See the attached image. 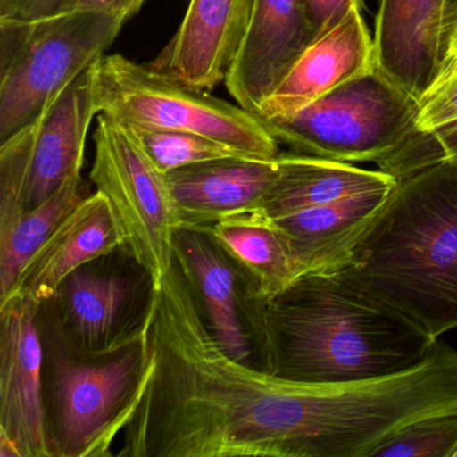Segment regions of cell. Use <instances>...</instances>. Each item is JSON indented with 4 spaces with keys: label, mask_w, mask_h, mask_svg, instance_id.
I'll return each instance as SVG.
<instances>
[{
    "label": "cell",
    "mask_w": 457,
    "mask_h": 457,
    "mask_svg": "<svg viewBox=\"0 0 457 457\" xmlns=\"http://www.w3.org/2000/svg\"><path fill=\"white\" fill-rule=\"evenodd\" d=\"M37 132L38 124H34L0 144V237H6L25 213Z\"/></svg>",
    "instance_id": "603a6c76"
},
{
    "label": "cell",
    "mask_w": 457,
    "mask_h": 457,
    "mask_svg": "<svg viewBox=\"0 0 457 457\" xmlns=\"http://www.w3.org/2000/svg\"><path fill=\"white\" fill-rule=\"evenodd\" d=\"M127 21L73 10L36 22L0 20V144L37 124L105 55Z\"/></svg>",
    "instance_id": "277c9868"
},
{
    "label": "cell",
    "mask_w": 457,
    "mask_h": 457,
    "mask_svg": "<svg viewBox=\"0 0 457 457\" xmlns=\"http://www.w3.org/2000/svg\"><path fill=\"white\" fill-rule=\"evenodd\" d=\"M457 77V0L448 4L444 20L443 42H441L440 63L435 81L427 96ZM425 96V97H427ZM424 97V98H425ZM422 98V100H424Z\"/></svg>",
    "instance_id": "f1b7e54d"
},
{
    "label": "cell",
    "mask_w": 457,
    "mask_h": 457,
    "mask_svg": "<svg viewBox=\"0 0 457 457\" xmlns=\"http://www.w3.org/2000/svg\"><path fill=\"white\" fill-rule=\"evenodd\" d=\"M81 183V175L69 179L49 199L23 213L6 237H0V301L14 293L21 272L84 199Z\"/></svg>",
    "instance_id": "44dd1931"
},
{
    "label": "cell",
    "mask_w": 457,
    "mask_h": 457,
    "mask_svg": "<svg viewBox=\"0 0 457 457\" xmlns=\"http://www.w3.org/2000/svg\"><path fill=\"white\" fill-rule=\"evenodd\" d=\"M453 457H457V449L454 451Z\"/></svg>",
    "instance_id": "1f68e13d"
},
{
    "label": "cell",
    "mask_w": 457,
    "mask_h": 457,
    "mask_svg": "<svg viewBox=\"0 0 457 457\" xmlns=\"http://www.w3.org/2000/svg\"><path fill=\"white\" fill-rule=\"evenodd\" d=\"M124 127L128 128L152 162L164 175L180 168L199 164V162L224 159V157L245 156L218 141L195 135V133L140 127V125H124Z\"/></svg>",
    "instance_id": "7402d4cb"
},
{
    "label": "cell",
    "mask_w": 457,
    "mask_h": 457,
    "mask_svg": "<svg viewBox=\"0 0 457 457\" xmlns=\"http://www.w3.org/2000/svg\"><path fill=\"white\" fill-rule=\"evenodd\" d=\"M96 105L98 114L120 124L195 133L258 159L280 154L279 143L258 114L124 55H104L98 61Z\"/></svg>",
    "instance_id": "5b68a950"
},
{
    "label": "cell",
    "mask_w": 457,
    "mask_h": 457,
    "mask_svg": "<svg viewBox=\"0 0 457 457\" xmlns=\"http://www.w3.org/2000/svg\"><path fill=\"white\" fill-rule=\"evenodd\" d=\"M90 180L113 208L122 247L162 280L175 264L173 239L180 216L167 175L149 159L127 127L100 114Z\"/></svg>",
    "instance_id": "52a82bcc"
},
{
    "label": "cell",
    "mask_w": 457,
    "mask_h": 457,
    "mask_svg": "<svg viewBox=\"0 0 457 457\" xmlns=\"http://www.w3.org/2000/svg\"><path fill=\"white\" fill-rule=\"evenodd\" d=\"M301 4L317 37L338 25L352 10L362 9V0H301Z\"/></svg>",
    "instance_id": "83f0119b"
},
{
    "label": "cell",
    "mask_w": 457,
    "mask_h": 457,
    "mask_svg": "<svg viewBox=\"0 0 457 457\" xmlns=\"http://www.w3.org/2000/svg\"><path fill=\"white\" fill-rule=\"evenodd\" d=\"M255 6L256 0H189L180 28L149 66L210 92L226 81Z\"/></svg>",
    "instance_id": "30bf717a"
},
{
    "label": "cell",
    "mask_w": 457,
    "mask_h": 457,
    "mask_svg": "<svg viewBox=\"0 0 457 457\" xmlns=\"http://www.w3.org/2000/svg\"><path fill=\"white\" fill-rule=\"evenodd\" d=\"M173 253L213 338L229 357L255 365L243 314L245 280L237 264L202 227L181 226Z\"/></svg>",
    "instance_id": "7c38bea8"
},
{
    "label": "cell",
    "mask_w": 457,
    "mask_h": 457,
    "mask_svg": "<svg viewBox=\"0 0 457 457\" xmlns=\"http://www.w3.org/2000/svg\"><path fill=\"white\" fill-rule=\"evenodd\" d=\"M337 271L432 338L457 328V164L397 179Z\"/></svg>",
    "instance_id": "7a4b0ae2"
},
{
    "label": "cell",
    "mask_w": 457,
    "mask_h": 457,
    "mask_svg": "<svg viewBox=\"0 0 457 457\" xmlns=\"http://www.w3.org/2000/svg\"><path fill=\"white\" fill-rule=\"evenodd\" d=\"M377 68L376 46L362 9H354L304 50L282 84L264 101V121L290 116L341 85Z\"/></svg>",
    "instance_id": "4fadbf2b"
},
{
    "label": "cell",
    "mask_w": 457,
    "mask_h": 457,
    "mask_svg": "<svg viewBox=\"0 0 457 457\" xmlns=\"http://www.w3.org/2000/svg\"><path fill=\"white\" fill-rule=\"evenodd\" d=\"M202 228L237 264L247 293L267 298L302 275L285 235L262 211L226 216Z\"/></svg>",
    "instance_id": "ffe728a7"
},
{
    "label": "cell",
    "mask_w": 457,
    "mask_h": 457,
    "mask_svg": "<svg viewBox=\"0 0 457 457\" xmlns=\"http://www.w3.org/2000/svg\"><path fill=\"white\" fill-rule=\"evenodd\" d=\"M457 414L417 420L385 438L369 457H453Z\"/></svg>",
    "instance_id": "cb8c5ba5"
},
{
    "label": "cell",
    "mask_w": 457,
    "mask_h": 457,
    "mask_svg": "<svg viewBox=\"0 0 457 457\" xmlns=\"http://www.w3.org/2000/svg\"><path fill=\"white\" fill-rule=\"evenodd\" d=\"M122 245L124 234L113 208L96 191L69 212L31 258L21 272L14 293L42 303L55 295L71 272Z\"/></svg>",
    "instance_id": "e0dca14e"
},
{
    "label": "cell",
    "mask_w": 457,
    "mask_h": 457,
    "mask_svg": "<svg viewBox=\"0 0 457 457\" xmlns=\"http://www.w3.org/2000/svg\"><path fill=\"white\" fill-rule=\"evenodd\" d=\"M154 290V278L120 247L71 272L52 299L71 341L103 349L145 322Z\"/></svg>",
    "instance_id": "ba28073f"
},
{
    "label": "cell",
    "mask_w": 457,
    "mask_h": 457,
    "mask_svg": "<svg viewBox=\"0 0 457 457\" xmlns=\"http://www.w3.org/2000/svg\"><path fill=\"white\" fill-rule=\"evenodd\" d=\"M315 38L301 0H256L250 28L224 81L237 105L258 114Z\"/></svg>",
    "instance_id": "8fae6325"
},
{
    "label": "cell",
    "mask_w": 457,
    "mask_h": 457,
    "mask_svg": "<svg viewBox=\"0 0 457 457\" xmlns=\"http://www.w3.org/2000/svg\"><path fill=\"white\" fill-rule=\"evenodd\" d=\"M243 314L256 366L302 384L400 373L437 342L337 270L306 272L267 298L243 290Z\"/></svg>",
    "instance_id": "6da1fadb"
},
{
    "label": "cell",
    "mask_w": 457,
    "mask_h": 457,
    "mask_svg": "<svg viewBox=\"0 0 457 457\" xmlns=\"http://www.w3.org/2000/svg\"><path fill=\"white\" fill-rule=\"evenodd\" d=\"M44 347V405L53 457H109L135 416L154 373L145 322L103 349L66 336L53 299L38 312Z\"/></svg>",
    "instance_id": "3957f363"
},
{
    "label": "cell",
    "mask_w": 457,
    "mask_h": 457,
    "mask_svg": "<svg viewBox=\"0 0 457 457\" xmlns=\"http://www.w3.org/2000/svg\"><path fill=\"white\" fill-rule=\"evenodd\" d=\"M279 172L277 159L232 156L168 173L181 226L205 227L261 210Z\"/></svg>",
    "instance_id": "9a60e30c"
},
{
    "label": "cell",
    "mask_w": 457,
    "mask_h": 457,
    "mask_svg": "<svg viewBox=\"0 0 457 457\" xmlns=\"http://www.w3.org/2000/svg\"><path fill=\"white\" fill-rule=\"evenodd\" d=\"M39 307L21 293L0 301V436L21 457H53L45 425Z\"/></svg>",
    "instance_id": "9c48e42d"
},
{
    "label": "cell",
    "mask_w": 457,
    "mask_h": 457,
    "mask_svg": "<svg viewBox=\"0 0 457 457\" xmlns=\"http://www.w3.org/2000/svg\"><path fill=\"white\" fill-rule=\"evenodd\" d=\"M451 2H453V0H449V4H451Z\"/></svg>",
    "instance_id": "d6a6232c"
},
{
    "label": "cell",
    "mask_w": 457,
    "mask_h": 457,
    "mask_svg": "<svg viewBox=\"0 0 457 457\" xmlns=\"http://www.w3.org/2000/svg\"><path fill=\"white\" fill-rule=\"evenodd\" d=\"M417 116L419 103L376 68L266 122L278 143L298 154L377 164L417 132Z\"/></svg>",
    "instance_id": "8992f818"
},
{
    "label": "cell",
    "mask_w": 457,
    "mask_h": 457,
    "mask_svg": "<svg viewBox=\"0 0 457 457\" xmlns=\"http://www.w3.org/2000/svg\"><path fill=\"white\" fill-rule=\"evenodd\" d=\"M454 156H457V120L430 132L414 133L397 151L377 162V167L400 179Z\"/></svg>",
    "instance_id": "d4e9b609"
},
{
    "label": "cell",
    "mask_w": 457,
    "mask_h": 457,
    "mask_svg": "<svg viewBox=\"0 0 457 457\" xmlns=\"http://www.w3.org/2000/svg\"><path fill=\"white\" fill-rule=\"evenodd\" d=\"M449 0H381L376 18L377 68L420 101L428 95L440 63Z\"/></svg>",
    "instance_id": "5bb4252c"
},
{
    "label": "cell",
    "mask_w": 457,
    "mask_h": 457,
    "mask_svg": "<svg viewBox=\"0 0 457 457\" xmlns=\"http://www.w3.org/2000/svg\"><path fill=\"white\" fill-rule=\"evenodd\" d=\"M457 120V77L419 104L417 132H430Z\"/></svg>",
    "instance_id": "484cf974"
},
{
    "label": "cell",
    "mask_w": 457,
    "mask_h": 457,
    "mask_svg": "<svg viewBox=\"0 0 457 457\" xmlns=\"http://www.w3.org/2000/svg\"><path fill=\"white\" fill-rule=\"evenodd\" d=\"M97 62L69 84L37 122L38 132L26 188L25 212L49 199L69 179L81 175L87 132L98 114Z\"/></svg>",
    "instance_id": "2e32d148"
},
{
    "label": "cell",
    "mask_w": 457,
    "mask_h": 457,
    "mask_svg": "<svg viewBox=\"0 0 457 457\" xmlns=\"http://www.w3.org/2000/svg\"><path fill=\"white\" fill-rule=\"evenodd\" d=\"M392 189L362 192L271 218L285 235L302 275L338 270Z\"/></svg>",
    "instance_id": "ac0fdd59"
},
{
    "label": "cell",
    "mask_w": 457,
    "mask_h": 457,
    "mask_svg": "<svg viewBox=\"0 0 457 457\" xmlns=\"http://www.w3.org/2000/svg\"><path fill=\"white\" fill-rule=\"evenodd\" d=\"M449 160H451V162H453L454 164H457V156L452 157V159Z\"/></svg>",
    "instance_id": "4dcf8cb0"
},
{
    "label": "cell",
    "mask_w": 457,
    "mask_h": 457,
    "mask_svg": "<svg viewBox=\"0 0 457 457\" xmlns=\"http://www.w3.org/2000/svg\"><path fill=\"white\" fill-rule=\"evenodd\" d=\"M279 172L262 204L270 218L328 204L353 195L393 188L397 179L384 170H369L350 162L304 154H279Z\"/></svg>",
    "instance_id": "d6986e66"
},
{
    "label": "cell",
    "mask_w": 457,
    "mask_h": 457,
    "mask_svg": "<svg viewBox=\"0 0 457 457\" xmlns=\"http://www.w3.org/2000/svg\"><path fill=\"white\" fill-rule=\"evenodd\" d=\"M79 0H0V20L36 22L73 12Z\"/></svg>",
    "instance_id": "4316f807"
},
{
    "label": "cell",
    "mask_w": 457,
    "mask_h": 457,
    "mask_svg": "<svg viewBox=\"0 0 457 457\" xmlns=\"http://www.w3.org/2000/svg\"><path fill=\"white\" fill-rule=\"evenodd\" d=\"M144 4L145 0H79L74 10L113 14L128 22L140 12Z\"/></svg>",
    "instance_id": "f546056e"
}]
</instances>
